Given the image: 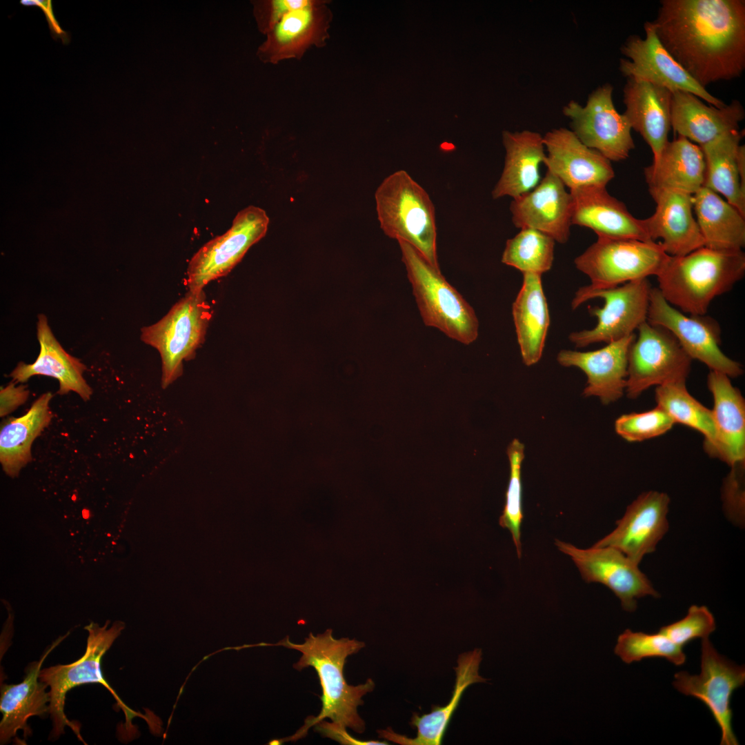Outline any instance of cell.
<instances>
[{
	"instance_id": "d6986e66",
	"label": "cell",
	"mask_w": 745,
	"mask_h": 745,
	"mask_svg": "<svg viewBox=\"0 0 745 745\" xmlns=\"http://www.w3.org/2000/svg\"><path fill=\"white\" fill-rule=\"evenodd\" d=\"M510 210L513 223L518 228L538 230L561 244L569 239L572 197L549 171L532 190L513 199Z\"/></svg>"
},
{
	"instance_id": "83f0119b",
	"label": "cell",
	"mask_w": 745,
	"mask_h": 745,
	"mask_svg": "<svg viewBox=\"0 0 745 745\" xmlns=\"http://www.w3.org/2000/svg\"><path fill=\"white\" fill-rule=\"evenodd\" d=\"M481 659L482 653L479 648H475L459 655L457 664L455 668V684L450 700L444 706H435L428 714H413L410 724L417 728V735L414 738L397 733L390 727L379 730V737L401 745L441 744L463 693L473 684L486 682V679L479 674Z\"/></svg>"
},
{
	"instance_id": "cb8c5ba5",
	"label": "cell",
	"mask_w": 745,
	"mask_h": 745,
	"mask_svg": "<svg viewBox=\"0 0 745 745\" xmlns=\"http://www.w3.org/2000/svg\"><path fill=\"white\" fill-rule=\"evenodd\" d=\"M744 117L743 106L737 100L717 108L707 106L691 92H672L671 128L675 133L700 147L739 130V124Z\"/></svg>"
},
{
	"instance_id": "5b68a950",
	"label": "cell",
	"mask_w": 745,
	"mask_h": 745,
	"mask_svg": "<svg viewBox=\"0 0 745 745\" xmlns=\"http://www.w3.org/2000/svg\"><path fill=\"white\" fill-rule=\"evenodd\" d=\"M420 315L427 326L468 345L479 332L475 310L437 270L410 244L398 241Z\"/></svg>"
},
{
	"instance_id": "ab89813d",
	"label": "cell",
	"mask_w": 745,
	"mask_h": 745,
	"mask_svg": "<svg viewBox=\"0 0 745 745\" xmlns=\"http://www.w3.org/2000/svg\"><path fill=\"white\" fill-rule=\"evenodd\" d=\"M673 419L661 407L640 413L620 416L615 423L617 433L630 442L642 441L662 435L672 428Z\"/></svg>"
},
{
	"instance_id": "ffe728a7",
	"label": "cell",
	"mask_w": 745,
	"mask_h": 745,
	"mask_svg": "<svg viewBox=\"0 0 745 745\" xmlns=\"http://www.w3.org/2000/svg\"><path fill=\"white\" fill-rule=\"evenodd\" d=\"M543 138L547 171L570 190L588 186H606L615 177L610 161L583 144L572 130L554 129Z\"/></svg>"
},
{
	"instance_id": "60d3db41",
	"label": "cell",
	"mask_w": 745,
	"mask_h": 745,
	"mask_svg": "<svg viewBox=\"0 0 745 745\" xmlns=\"http://www.w3.org/2000/svg\"><path fill=\"white\" fill-rule=\"evenodd\" d=\"M716 628L715 618L705 606L692 605L682 619L662 626L659 633L683 646L697 638L708 637Z\"/></svg>"
},
{
	"instance_id": "277c9868",
	"label": "cell",
	"mask_w": 745,
	"mask_h": 745,
	"mask_svg": "<svg viewBox=\"0 0 745 745\" xmlns=\"http://www.w3.org/2000/svg\"><path fill=\"white\" fill-rule=\"evenodd\" d=\"M380 227L389 237L414 247L435 268L437 253L434 205L426 191L405 170L387 177L375 195Z\"/></svg>"
},
{
	"instance_id": "7402d4cb",
	"label": "cell",
	"mask_w": 745,
	"mask_h": 745,
	"mask_svg": "<svg viewBox=\"0 0 745 745\" xmlns=\"http://www.w3.org/2000/svg\"><path fill=\"white\" fill-rule=\"evenodd\" d=\"M635 337L633 333L593 351L562 350L557 359L563 366H575L584 372L587 377L583 391L585 397H597L604 404H608L625 392L628 352Z\"/></svg>"
},
{
	"instance_id": "f35d334b",
	"label": "cell",
	"mask_w": 745,
	"mask_h": 745,
	"mask_svg": "<svg viewBox=\"0 0 745 745\" xmlns=\"http://www.w3.org/2000/svg\"><path fill=\"white\" fill-rule=\"evenodd\" d=\"M524 446L515 439L508 448L510 462V479L506 491V504L499 519V524L511 533L519 558L522 556L521 526L522 513V463Z\"/></svg>"
},
{
	"instance_id": "e575fe53",
	"label": "cell",
	"mask_w": 745,
	"mask_h": 745,
	"mask_svg": "<svg viewBox=\"0 0 745 745\" xmlns=\"http://www.w3.org/2000/svg\"><path fill=\"white\" fill-rule=\"evenodd\" d=\"M736 130L701 147L706 163L704 186L723 195L745 216V190L737 166V150L743 137Z\"/></svg>"
},
{
	"instance_id": "74e56055",
	"label": "cell",
	"mask_w": 745,
	"mask_h": 745,
	"mask_svg": "<svg viewBox=\"0 0 745 745\" xmlns=\"http://www.w3.org/2000/svg\"><path fill=\"white\" fill-rule=\"evenodd\" d=\"M614 652L626 664L648 657H663L675 666L686 661L683 646L659 632L648 634L626 629L619 635Z\"/></svg>"
},
{
	"instance_id": "44dd1931",
	"label": "cell",
	"mask_w": 745,
	"mask_h": 745,
	"mask_svg": "<svg viewBox=\"0 0 745 745\" xmlns=\"http://www.w3.org/2000/svg\"><path fill=\"white\" fill-rule=\"evenodd\" d=\"M656 203L655 212L644 219L650 239L659 241L670 256H683L704 246L693 215V195L673 190H649Z\"/></svg>"
},
{
	"instance_id": "1f68e13d",
	"label": "cell",
	"mask_w": 745,
	"mask_h": 745,
	"mask_svg": "<svg viewBox=\"0 0 745 745\" xmlns=\"http://www.w3.org/2000/svg\"><path fill=\"white\" fill-rule=\"evenodd\" d=\"M512 313L523 362L532 366L541 359L550 325L542 275L523 273V283Z\"/></svg>"
},
{
	"instance_id": "4316f807",
	"label": "cell",
	"mask_w": 745,
	"mask_h": 745,
	"mask_svg": "<svg viewBox=\"0 0 745 745\" xmlns=\"http://www.w3.org/2000/svg\"><path fill=\"white\" fill-rule=\"evenodd\" d=\"M66 636L57 639L39 660L32 662L26 668V676L21 683L1 685L0 711L3 715L0 722L1 744L8 743L19 730L27 737L31 733L28 719L49 713L50 695L46 691L48 685L39 679V673L45 659Z\"/></svg>"
},
{
	"instance_id": "8992f818",
	"label": "cell",
	"mask_w": 745,
	"mask_h": 745,
	"mask_svg": "<svg viewBox=\"0 0 745 745\" xmlns=\"http://www.w3.org/2000/svg\"><path fill=\"white\" fill-rule=\"evenodd\" d=\"M110 621L103 626L90 622L85 627L88 633L87 646L83 655L72 664L45 668L41 670L39 679L50 687V702L49 714L52 721L50 737L57 738L64 733L66 726L70 727L77 738L85 744L80 734L79 724L70 721L64 713L66 695L72 688L88 683H99L108 689L116 699L119 707L126 716V726L132 727V719L135 717H147L128 707L117 695L114 689L105 679L101 664L106 651L125 628V624L115 622L108 628Z\"/></svg>"
},
{
	"instance_id": "603a6c76",
	"label": "cell",
	"mask_w": 745,
	"mask_h": 745,
	"mask_svg": "<svg viewBox=\"0 0 745 745\" xmlns=\"http://www.w3.org/2000/svg\"><path fill=\"white\" fill-rule=\"evenodd\" d=\"M573 199L572 225L593 230L597 236L653 241L644 219H637L625 204L610 195L606 186H588L570 190Z\"/></svg>"
},
{
	"instance_id": "7a4b0ae2",
	"label": "cell",
	"mask_w": 745,
	"mask_h": 745,
	"mask_svg": "<svg viewBox=\"0 0 745 745\" xmlns=\"http://www.w3.org/2000/svg\"><path fill=\"white\" fill-rule=\"evenodd\" d=\"M259 645L283 646L299 651L301 657L293 668L297 670L308 666L314 668L323 691L322 708L319 715L308 717L297 732L287 738L272 740L273 744L304 737L310 727L326 718L356 733L364 732L365 722L359 716L357 708L364 704L362 697L374 690L375 682L369 678L364 684L352 686L347 684L344 675L347 657L362 649L364 642L348 637L335 639L332 630L328 629L317 635L310 633L302 644L293 643L286 637L277 644L260 643Z\"/></svg>"
},
{
	"instance_id": "b9f144b4",
	"label": "cell",
	"mask_w": 745,
	"mask_h": 745,
	"mask_svg": "<svg viewBox=\"0 0 745 745\" xmlns=\"http://www.w3.org/2000/svg\"><path fill=\"white\" fill-rule=\"evenodd\" d=\"M724 483L723 500L728 518L737 525L744 522V461L731 465Z\"/></svg>"
},
{
	"instance_id": "8d00e7d4",
	"label": "cell",
	"mask_w": 745,
	"mask_h": 745,
	"mask_svg": "<svg viewBox=\"0 0 745 745\" xmlns=\"http://www.w3.org/2000/svg\"><path fill=\"white\" fill-rule=\"evenodd\" d=\"M555 240L536 230L523 228L507 240L501 262L522 273L542 275L548 271L554 260Z\"/></svg>"
},
{
	"instance_id": "e0dca14e",
	"label": "cell",
	"mask_w": 745,
	"mask_h": 745,
	"mask_svg": "<svg viewBox=\"0 0 745 745\" xmlns=\"http://www.w3.org/2000/svg\"><path fill=\"white\" fill-rule=\"evenodd\" d=\"M670 498L658 491L642 493L626 508L617 527L593 546L617 549L639 565L643 557L655 550L668 529Z\"/></svg>"
},
{
	"instance_id": "8fae6325",
	"label": "cell",
	"mask_w": 745,
	"mask_h": 745,
	"mask_svg": "<svg viewBox=\"0 0 745 745\" xmlns=\"http://www.w3.org/2000/svg\"><path fill=\"white\" fill-rule=\"evenodd\" d=\"M745 668L717 653L708 637L702 639L701 671L675 675L673 686L681 693L702 701L710 710L721 731V745H737L732 728L731 699L744 686Z\"/></svg>"
},
{
	"instance_id": "f546056e",
	"label": "cell",
	"mask_w": 745,
	"mask_h": 745,
	"mask_svg": "<svg viewBox=\"0 0 745 745\" xmlns=\"http://www.w3.org/2000/svg\"><path fill=\"white\" fill-rule=\"evenodd\" d=\"M706 163L700 146L678 135L644 169L649 190H673L693 195L704 186Z\"/></svg>"
},
{
	"instance_id": "bcb514c9",
	"label": "cell",
	"mask_w": 745,
	"mask_h": 745,
	"mask_svg": "<svg viewBox=\"0 0 745 745\" xmlns=\"http://www.w3.org/2000/svg\"><path fill=\"white\" fill-rule=\"evenodd\" d=\"M21 3L26 6L39 7L44 13L48 23L51 34L54 39H61L63 43L67 44L70 41V36L65 32L57 21L52 9V1L50 0H21Z\"/></svg>"
},
{
	"instance_id": "9c48e42d",
	"label": "cell",
	"mask_w": 745,
	"mask_h": 745,
	"mask_svg": "<svg viewBox=\"0 0 745 745\" xmlns=\"http://www.w3.org/2000/svg\"><path fill=\"white\" fill-rule=\"evenodd\" d=\"M651 288L648 278L607 289L580 287L571 301L573 309L593 298L603 299L604 304L602 308L588 306L589 313L597 317L596 326L590 330L571 332L570 341L577 348H583L599 342L608 344L633 334L646 321Z\"/></svg>"
},
{
	"instance_id": "d4e9b609",
	"label": "cell",
	"mask_w": 745,
	"mask_h": 745,
	"mask_svg": "<svg viewBox=\"0 0 745 745\" xmlns=\"http://www.w3.org/2000/svg\"><path fill=\"white\" fill-rule=\"evenodd\" d=\"M37 337L40 346L37 358L32 364L19 362L9 375L12 381L24 383L34 375L52 377L59 381L58 394L72 391L83 401L89 400L92 390L83 377L86 366L64 350L43 314L37 316Z\"/></svg>"
},
{
	"instance_id": "d6a6232c",
	"label": "cell",
	"mask_w": 745,
	"mask_h": 745,
	"mask_svg": "<svg viewBox=\"0 0 745 745\" xmlns=\"http://www.w3.org/2000/svg\"><path fill=\"white\" fill-rule=\"evenodd\" d=\"M696 221L704 246L740 250L745 246V216L717 193L703 186L693 195Z\"/></svg>"
},
{
	"instance_id": "7bdbcfd3",
	"label": "cell",
	"mask_w": 745,
	"mask_h": 745,
	"mask_svg": "<svg viewBox=\"0 0 745 745\" xmlns=\"http://www.w3.org/2000/svg\"><path fill=\"white\" fill-rule=\"evenodd\" d=\"M310 0H262L253 2L258 30L266 34L290 11L304 7Z\"/></svg>"
},
{
	"instance_id": "484cf974",
	"label": "cell",
	"mask_w": 745,
	"mask_h": 745,
	"mask_svg": "<svg viewBox=\"0 0 745 745\" xmlns=\"http://www.w3.org/2000/svg\"><path fill=\"white\" fill-rule=\"evenodd\" d=\"M626 79L623 90L626 107L623 115L631 129L650 146L655 161L668 142L672 92L644 81Z\"/></svg>"
},
{
	"instance_id": "d590c367",
	"label": "cell",
	"mask_w": 745,
	"mask_h": 745,
	"mask_svg": "<svg viewBox=\"0 0 745 745\" xmlns=\"http://www.w3.org/2000/svg\"><path fill=\"white\" fill-rule=\"evenodd\" d=\"M655 399L657 406L664 410L675 423L701 433L704 436L705 450L713 455L717 444V433L712 411L688 393L686 382L657 386Z\"/></svg>"
},
{
	"instance_id": "4fadbf2b",
	"label": "cell",
	"mask_w": 745,
	"mask_h": 745,
	"mask_svg": "<svg viewBox=\"0 0 745 745\" xmlns=\"http://www.w3.org/2000/svg\"><path fill=\"white\" fill-rule=\"evenodd\" d=\"M646 321L668 330L691 359L702 362L710 370L729 377L743 374L742 366L720 348L719 324L706 315H686L668 303L657 287L650 290Z\"/></svg>"
},
{
	"instance_id": "836d02e7",
	"label": "cell",
	"mask_w": 745,
	"mask_h": 745,
	"mask_svg": "<svg viewBox=\"0 0 745 745\" xmlns=\"http://www.w3.org/2000/svg\"><path fill=\"white\" fill-rule=\"evenodd\" d=\"M52 397L51 393H43L24 415L10 418L1 426L0 461L8 475L17 476L21 469L32 460V444L52 418L49 406Z\"/></svg>"
},
{
	"instance_id": "9a60e30c",
	"label": "cell",
	"mask_w": 745,
	"mask_h": 745,
	"mask_svg": "<svg viewBox=\"0 0 745 745\" xmlns=\"http://www.w3.org/2000/svg\"><path fill=\"white\" fill-rule=\"evenodd\" d=\"M646 36L630 35L621 47L619 70L626 78L644 81L670 92H691L717 108L726 103L699 85L673 58L658 39L651 21L644 25Z\"/></svg>"
},
{
	"instance_id": "f6af8a7d",
	"label": "cell",
	"mask_w": 745,
	"mask_h": 745,
	"mask_svg": "<svg viewBox=\"0 0 745 745\" xmlns=\"http://www.w3.org/2000/svg\"><path fill=\"white\" fill-rule=\"evenodd\" d=\"M29 393L26 386H17L14 381L10 382L6 387H1V417L7 415L24 404L28 398Z\"/></svg>"
},
{
	"instance_id": "ac0fdd59",
	"label": "cell",
	"mask_w": 745,
	"mask_h": 745,
	"mask_svg": "<svg viewBox=\"0 0 745 745\" xmlns=\"http://www.w3.org/2000/svg\"><path fill=\"white\" fill-rule=\"evenodd\" d=\"M325 0H310L301 8L286 13L268 32L257 54L264 63H277L301 59L312 46L326 45L332 13Z\"/></svg>"
},
{
	"instance_id": "30bf717a",
	"label": "cell",
	"mask_w": 745,
	"mask_h": 745,
	"mask_svg": "<svg viewBox=\"0 0 745 745\" xmlns=\"http://www.w3.org/2000/svg\"><path fill=\"white\" fill-rule=\"evenodd\" d=\"M637 337L628 352L625 392L635 399L648 388L686 382L692 359L666 329L647 321L637 329Z\"/></svg>"
},
{
	"instance_id": "2e32d148",
	"label": "cell",
	"mask_w": 745,
	"mask_h": 745,
	"mask_svg": "<svg viewBox=\"0 0 745 745\" xmlns=\"http://www.w3.org/2000/svg\"><path fill=\"white\" fill-rule=\"evenodd\" d=\"M555 544L561 552L571 557L584 581L608 587L619 599L624 610L634 611L641 597H660L638 564L617 549L594 546L582 549L560 540H557Z\"/></svg>"
},
{
	"instance_id": "3957f363",
	"label": "cell",
	"mask_w": 745,
	"mask_h": 745,
	"mask_svg": "<svg viewBox=\"0 0 745 745\" xmlns=\"http://www.w3.org/2000/svg\"><path fill=\"white\" fill-rule=\"evenodd\" d=\"M745 274L740 250L706 246L683 256H670L657 275L664 299L689 315H704L711 301L731 290Z\"/></svg>"
},
{
	"instance_id": "7c38bea8",
	"label": "cell",
	"mask_w": 745,
	"mask_h": 745,
	"mask_svg": "<svg viewBox=\"0 0 745 745\" xmlns=\"http://www.w3.org/2000/svg\"><path fill=\"white\" fill-rule=\"evenodd\" d=\"M266 212L254 206L239 211L224 234L203 245L191 257L186 284L190 291L203 290L212 281L226 276L268 230Z\"/></svg>"
},
{
	"instance_id": "52a82bcc",
	"label": "cell",
	"mask_w": 745,
	"mask_h": 745,
	"mask_svg": "<svg viewBox=\"0 0 745 745\" xmlns=\"http://www.w3.org/2000/svg\"><path fill=\"white\" fill-rule=\"evenodd\" d=\"M210 316L203 290H188L163 317L141 328V340L160 354L163 388L181 375L183 361L203 342Z\"/></svg>"
},
{
	"instance_id": "6da1fadb",
	"label": "cell",
	"mask_w": 745,
	"mask_h": 745,
	"mask_svg": "<svg viewBox=\"0 0 745 745\" xmlns=\"http://www.w3.org/2000/svg\"><path fill=\"white\" fill-rule=\"evenodd\" d=\"M651 23L668 53L702 87L742 74L744 0H662Z\"/></svg>"
},
{
	"instance_id": "f1b7e54d",
	"label": "cell",
	"mask_w": 745,
	"mask_h": 745,
	"mask_svg": "<svg viewBox=\"0 0 745 745\" xmlns=\"http://www.w3.org/2000/svg\"><path fill=\"white\" fill-rule=\"evenodd\" d=\"M707 384L713 397L711 411L717 433V444L712 456L730 466L744 461V399L730 377L722 372L710 370Z\"/></svg>"
},
{
	"instance_id": "4dcf8cb0",
	"label": "cell",
	"mask_w": 745,
	"mask_h": 745,
	"mask_svg": "<svg viewBox=\"0 0 745 745\" xmlns=\"http://www.w3.org/2000/svg\"><path fill=\"white\" fill-rule=\"evenodd\" d=\"M504 166L492 191L493 199L517 198L532 190L540 181L539 165L546 158L543 137L538 132L504 131Z\"/></svg>"
},
{
	"instance_id": "ba28073f",
	"label": "cell",
	"mask_w": 745,
	"mask_h": 745,
	"mask_svg": "<svg viewBox=\"0 0 745 745\" xmlns=\"http://www.w3.org/2000/svg\"><path fill=\"white\" fill-rule=\"evenodd\" d=\"M669 257L660 242L597 236L575 265L589 277L588 288L601 290L657 276Z\"/></svg>"
},
{
	"instance_id": "ee69618b",
	"label": "cell",
	"mask_w": 745,
	"mask_h": 745,
	"mask_svg": "<svg viewBox=\"0 0 745 745\" xmlns=\"http://www.w3.org/2000/svg\"><path fill=\"white\" fill-rule=\"evenodd\" d=\"M313 726L315 730L320 733L324 737H329L341 744L348 745H386L388 744L386 741L368 740L363 741L352 737L344 728L333 722H329L322 719L317 722Z\"/></svg>"
},
{
	"instance_id": "5bb4252c",
	"label": "cell",
	"mask_w": 745,
	"mask_h": 745,
	"mask_svg": "<svg viewBox=\"0 0 745 745\" xmlns=\"http://www.w3.org/2000/svg\"><path fill=\"white\" fill-rule=\"evenodd\" d=\"M613 90L608 83L601 86L589 95L584 106L571 101L563 111L571 119L572 132L583 144L610 161H619L628 157L635 143L630 125L614 106Z\"/></svg>"
}]
</instances>
